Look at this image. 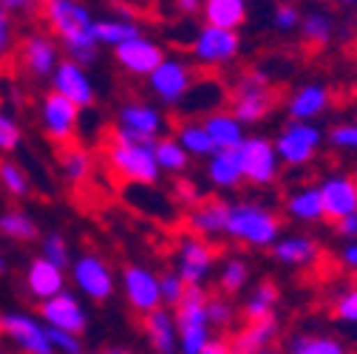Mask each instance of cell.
<instances>
[{"mask_svg": "<svg viewBox=\"0 0 357 354\" xmlns=\"http://www.w3.org/2000/svg\"><path fill=\"white\" fill-rule=\"evenodd\" d=\"M49 329V340L54 346V351H63V354H82V340L79 334H71V332H60V329Z\"/></svg>", "mask_w": 357, "mask_h": 354, "instance_id": "cell-49", "label": "cell"}, {"mask_svg": "<svg viewBox=\"0 0 357 354\" xmlns=\"http://www.w3.org/2000/svg\"><path fill=\"white\" fill-rule=\"evenodd\" d=\"M281 334V323L278 318L270 321H258V323H247L244 329H238L230 337V348L233 354H258L264 348H270Z\"/></svg>", "mask_w": 357, "mask_h": 354, "instance_id": "cell-30", "label": "cell"}, {"mask_svg": "<svg viewBox=\"0 0 357 354\" xmlns=\"http://www.w3.org/2000/svg\"><path fill=\"white\" fill-rule=\"evenodd\" d=\"M173 3H176V12H178V15L190 17V15H199V12H202L204 0H173Z\"/></svg>", "mask_w": 357, "mask_h": 354, "instance_id": "cell-55", "label": "cell"}, {"mask_svg": "<svg viewBox=\"0 0 357 354\" xmlns=\"http://www.w3.org/2000/svg\"><path fill=\"white\" fill-rule=\"evenodd\" d=\"M0 233L6 238H15V241H34L37 224L23 210H6V213H0Z\"/></svg>", "mask_w": 357, "mask_h": 354, "instance_id": "cell-40", "label": "cell"}, {"mask_svg": "<svg viewBox=\"0 0 357 354\" xmlns=\"http://www.w3.org/2000/svg\"><path fill=\"white\" fill-rule=\"evenodd\" d=\"M202 125H204V130L210 134L215 151H238L241 142L247 139V128L236 119V114L230 108H221V111L204 116Z\"/></svg>", "mask_w": 357, "mask_h": 354, "instance_id": "cell-29", "label": "cell"}, {"mask_svg": "<svg viewBox=\"0 0 357 354\" xmlns=\"http://www.w3.org/2000/svg\"><path fill=\"white\" fill-rule=\"evenodd\" d=\"M52 82H54V91L60 97H66L68 102H74L77 108H91L97 102L94 79L88 77V71L74 60H60Z\"/></svg>", "mask_w": 357, "mask_h": 354, "instance_id": "cell-20", "label": "cell"}, {"mask_svg": "<svg viewBox=\"0 0 357 354\" xmlns=\"http://www.w3.org/2000/svg\"><path fill=\"white\" fill-rule=\"evenodd\" d=\"M165 130H167V116L159 105L145 102V100H130L116 114V125L111 130V139L156 145L165 137Z\"/></svg>", "mask_w": 357, "mask_h": 354, "instance_id": "cell-5", "label": "cell"}, {"mask_svg": "<svg viewBox=\"0 0 357 354\" xmlns=\"http://www.w3.org/2000/svg\"><path fill=\"white\" fill-rule=\"evenodd\" d=\"M326 145L337 153L357 156V122H337L326 130Z\"/></svg>", "mask_w": 357, "mask_h": 354, "instance_id": "cell-41", "label": "cell"}, {"mask_svg": "<svg viewBox=\"0 0 357 354\" xmlns=\"http://www.w3.org/2000/svg\"><path fill=\"white\" fill-rule=\"evenodd\" d=\"M15 43V23H12V12L6 6H0V60H3Z\"/></svg>", "mask_w": 357, "mask_h": 354, "instance_id": "cell-50", "label": "cell"}, {"mask_svg": "<svg viewBox=\"0 0 357 354\" xmlns=\"http://www.w3.org/2000/svg\"><path fill=\"white\" fill-rule=\"evenodd\" d=\"M207 292L204 286H188L185 300L173 309L178 354H199L213 340V326L207 321Z\"/></svg>", "mask_w": 357, "mask_h": 354, "instance_id": "cell-6", "label": "cell"}, {"mask_svg": "<svg viewBox=\"0 0 357 354\" xmlns=\"http://www.w3.org/2000/svg\"><path fill=\"white\" fill-rule=\"evenodd\" d=\"M241 156V173H244V182L250 187H273L278 182V176L284 170L278 151L273 145V139H266L261 134H252L241 142L238 148Z\"/></svg>", "mask_w": 357, "mask_h": 354, "instance_id": "cell-10", "label": "cell"}, {"mask_svg": "<svg viewBox=\"0 0 357 354\" xmlns=\"http://www.w3.org/2000/svg\"><path fill=\"white\" fill-rule=\"evenodd\" d=\"M329 105H332V91H329V85H324L318 79L292 88L284 102L287 116L292 122H315L329 111Z\"/></svg>", "mask_w": 357, "mask_h": 354, "instance_id": "cell-19", "label": "cell"}, {"mask_svg": "<svg viewBox=\"0 0 357 354\" xmlns=\"http://www.w3.org/2000/svg\"><path fill=\"white\" fill-rule=\"evenodd\" d=\"M227 204L230 201L204 199L202 204L188 210V215H185L188 233H193L199 238H207V241L221 238V236H225V230H227Z\"/></svg>", "mask_w": 357, "mask_h": 354, "instance_id": "cell-24", "label": "cell"}, {"mask_svg": "<svg viewBox=\"0 0 357 354\" xmlns=\"http://www.w3.org/2000/svg\"><path fill=\"white\" fill-rule=\"evenodd\" d=\"M335 233L343 238V241H357V213L354 215H346L340 221H335Z\"/></svg>", "mask_w": 357, "mask_h": 354, "instance_id": "cell-53", "label": "cell"}, {"mask_svg": "<svg viewBox=\"0 0 357 354\" xmlns=\"http://www.w3.org/2000/svg\"><path fill=\"white\" fill-rule=\"evenodd\" d=\"M281 236H284V221L275 207L255 199H238L227 204L225 238L250 249H273V244Z\"/></svg>", "mask_w": 357, "mask_h": 354, "instance_id": "cell-2", "label": "cell"}, {"mask_svg": "<svg viewBox=\"0 0 357 354\" xmlns=\"http://www.w3.org/2000/svg\"><path fill=\"white\" fill-rule=\"evenodd\" d=\"M142 334H145L148 348L153 354H178V334H176L173 309L159 306L151 315H145L142 318Z\"/></svg>", "mask_w": 357, "mask_h": 354, "instance_id": "cell-25", "label": "cell"}, {"mask_svg": "<svg viewBox=\"0 0 357 354\" xmlns=\"http://www.w3.org/2000/svg\"><path fill=\"white\" fill-rule=\"evenodd\" d=\"M298 34L303 37L306 46H312V49H326V46H332V40H335V34H337V23H335L332 12H326V9H309V12H303V17H301Z\"/></svg>", "mask_w": 357, "mask_h": 354, "instance_id": "cell-33", "label": "cell"}, {"mask_svg": "<svg viewBox=\"0 0 357 354\" xmlns=\"http://www.w3.org/2000/svg\"><path fill=\"white\" fill-rule=\"evenodd\" d=\"M332 315H335L340 323L357 326V284L335 295V300H332Z\"/></svg>", "mask_w": 357, "mask_h": 354, "instance_id": "cell-47", "label": "cell"}, {"mask_svg": "<svg viewBox=\"0 0 357 354\" xmlns=\"http://www.w3.org/2000/svg\"><path fill=\"white\" fill-rule=\"evenodd\" d=\"M0 185H3V190H6L9 196H17V199H23V196L31 193L29 176H26L23 167L15 164V162H0Z\"/></svg>", "mask_w": 357, "mask_h": 354, "instance_id": "cell-43", "label": "cell"}, {"mask_svg": "<svg viewBox=\"0 0 357 354\" xmlns=\"http://www.w3.org/2000/svg\"><path fill=\"white\" fill-rule=\"evenodd\" d=\"M273 258L281 263V267H289V270H306L312 263H318L321 255H324V247L318 238L312 236H303V233H289V236H281L275 244H273Z\"/></svg>", "mask_w": 357, "mask_h": 354, "instance_id": "cell-22", "label": "cell"}, {"mask_svg": "<svg viewBox=\"0 0 357 354\" xmlns=\"http://www.w3.org/2000/svg\"><path fill=\"white\" fill-rule=\"evenodd\" d=\"M247 0H204L202 3V17L207 26L238 31L247 23Z\"/></svg>", "mask_w": 357, "mask_h": 354, "instance_id": "cell-32", "label": "cell"}, {"mask_svg": "<svg viewBox=\"0 0 357 354\" xmlns=\"http://www.w3.org/2000/svg\"><path fill=\"white\" fill-rule=\"evenodd\" d=\"M278 303H281V289L273 281H261L247 292V298L241 303V315L247 323L270 321L278 312Z\"/></svg>", "mask_w": 357, "mask_h": 354, "instance_id": "cell-31", "label": "cell"}, {"mask_svg": "<svg viewBox=\"0 0 357 354\" xmlns=\"http://www.w3.org/2000/svg\"><path fill=\"white\" fill-rule=\"evenodd\" d=\"M3 332L23 354H57L49 340V329L40 326V321L31 315H23V312L3 315Z\"/></svg>", "mask_w": 357, "mask_h": 354, "instance_id": "cell-21", "label": "cell"}, {"mask_svg": "<svg viewBox=\"0 0 357 354\" xmlns=\"http://www.w3.org/2000/svg\"><path fill=\"white\" fill-rule=\"evenodd\" d=\"M40 321L46 326H52V329L71 332V334H82L88 329L85 306L71 292H60V295H54L49 300H43L40 303Z\"/></svg>", "mask_w": 357, "mask_h": 354, "instance_id": "cell-18", "label": "cell"}, {"mask_svg": "<svg viewBox=\"0 0 357 354\" xmlns=\"http://www.w3.org/2000/svg\"><path fill=\"white\" fill-rule=\"evenodd\" d=\"M46 26L54 31V37L63 43V52L68 60L79 63L82 68L97 63L100 43L94 34V17L82 0H54V3L43 6Z\"/></svg>", "mask_w": 357, "mask_h": 354, "instance_id": "cell-1", "label": "cell"}, {"mask_svg": "<svg viewBox=\"0 0 357 354\" xmlns=\"http://www.w3.org/2000/svg\"><path fill=\"white\" fill-rule=\"evenodd\" d=\"M40 255L46 258V261H52V263H57V267H63V270L71 263L68 241H66V236H63V233H46V236H43Z\"/></svg>", "mask_w": 357, "mask_h": 354, "instance_id": "cell-46", "label": "cell"}, {"mask_svg": "<svg viewBox=\"0 0 357 354\" xmlns=\"http://www.w3.org/2000/svg\"><path fill=\"white\" fill-rule=\"evenodd\" d=\"M218 292L221 295H238L247 289L250 284V261L244 255H230L221 261V270H218Z\"/></svg>", "mask_w": 357, "mask_h": 354, "instance_id": "cell-37", "label": "cell"}, {"mask_svg": "<svg viewBox=\"0 0 357 354\" xmlns=\"http://www.w3.org/2000/svg\"><path fill=\"white\" fill-rule=\"evenodd\" d=\"M97 354H137V351L128 348V346H108V348H102V351H97Z\"/></svg>", "mask_w": 357, "mask_h": 354, "instance_id": "cell-56", "label": "cell"}, {"mask_svg": "<svg viewBox=\"0 0 357 354\" xmlns=\"http://www.w3.org/2000/svg\"><path fill=\"white\" fill-rule=\"evenodd\" d=\"M337 261H340V267L349 270L351 275H357V241H346L337 252Z\"/></svg>", "mask_w": 357, "mask_h": 354, "instance_id": "cell-52", "label": "cell"}, {"mask_svg": "<svg viewBox=\"0 0 357 354\" xmlns=\"http://www.w3.org/2000/svg\"><path fill=\"white\" fill-rule=\"evenodd\" d=\"M6 270V261H3V252H0V272Z\"/></svg>", "mask_w": 357, "mask_h": 354, "instance_id": "cell-59", "label": "cell"}, {"mask_svg": "<svg viewBox=\"0 0 357 354\" xmlns=\"http://www.w3.org/2000/svg\"><path fill=\"white\" fill-rule=\"evenodd\" d=\"M190 57L204 68H227L241 57V34L204 23L193 31Z\"/></svg>", "mask_w": 357, "mask_h": 354, "instance_id": "cell-8", "label": "cell"}, {"mask_svg": "<svg viewBox=\"0 0 357 354\" xmlns=\"http://www.w3.org/2000/svg\"><path fill=\"white\" fill-rule=\"evenodd\" d=\"M0 332H3V315H0Z\"/></svg>", "mask_w": 357, "mask_h": 354, "instance_id": "cell-61", "label": "cell"}, {"mask_svg": "<svg viewBox=\"0 0 357 354\" xmlns=\"http://www.w3.org/2000/svg\"><path fill=\"white\" fill-rule=\"evenodd\" d=\"M227 100H230V91H227L225 82L215 79V77H199L176 111H178V116H182V122L185 119H199L202 122L204 116L225 108Z\"/></svg>", "mask_w": 357, "mask_h": 354, "instance_id": "cell-16", "label": "cell"}, {"mask_svg": "<svg viewBox=\"0 0 357 354\" xmlns=\"http://www.w3.org/2000/svg\"><path fill=\"white\" fill-rule=\"evenodd\" d=\"M94 34H97V43L100 46H122V43L139 37L142 29L137 20H128V17H108V20H97L94 23Z\"/></svg>", "mask_w": 357, "mask_h": 354, "instance_id": "cell-38", "label": "cell"}, {"mask_svg": "<svg viewBox=\"0 0 357 354\" xmlns=\"http://www.w3.org/2000/svg\"><path fill=\"white\" fill-rule=\"evenodd\" d=\"M275 102H278V94L273 88V77L264 68H247L244 74H238L230 91V111L244 128L261 125L275 111Z\"/></svg>", "mask_w": 357, "mask_h": 354, "instance_id": "cell-3", "label": "cell"}, {"mask_svg": "<svg viewBox=\"0 0 357 354\" xmlns=\"http://www.w3.org/2000/svg\"><path fill=\"white\" fill-rule=\"evenodd\" d=\"M204 179L218 193H233L244 185L238 151H215L204 164Z\"/></svg>", "mask_w": 357, "mask_h": 354, "instance_id": "cell-26", "label": "cell"}, {"mask_svg": "<svg viewBox=\"0 0 357 354\" xmlns=\"http://www.w3.org/2000/svg\"><path fill=\"white\" fill-rule=\"evenodd\" d=\"M173 196H176V201H178V204H185L188 210H193L196 204H202V201H204V199H202V190H196V185H193V182H188V179L176 182Z\"/></svg>", "mask_w": 357, "mask_h": 354, "instance_id": "cell-51", "label": "cell"}, {"mask_svg": "<svg viewBox=\"0 0 357 354\" xmlns=\"http://www.w3.org/2000/svg\"><path fill=\"white\" fill-rule=\"evenodd\" d=\"M215 258H218V249L213 247V241L188 233L176 244L173 270L178 272V278H182L188 286H204L215 270Z\"/></svg>", "mask_w": 357, "mask_h": 354, "instance_id": "cell-11", "label": "cell"}, {"mask_svg": "<svg viewBox=\"0 0 357 354\" xmlns=\"http://www.w3.org/2000/svg\"><path fill=\"white\" fill-rule=\"evenodd\" d=\"M258 354H281L275 346H270V348H264V351H258Z\"/></svg>", "mask_w": 357, "mask_h": 354, "instance_id": "cell-58", "label": "cell"}, {"mask_svg": "<svg viewBox=\"0 0 357 354\" xmlns=\"http://www.w3.org/2000/svg\"><path fill=\"white\" fill-rule=\"evenodd\" d=\"M40 125H43V134L60 148L71 145L79 128V108L66 97H60L57 91H49L40 102Z\"/></svg>", "mask_w": 357, "mask_h": 354, "instance_id": "cell-14", "label": "cell"}, {"mask_svg": "<svg viewBox=\"0 0 357 354\" xmlns=\"http://www.w3.org/2000/svg\"><path fill=\"white\" fill-rule=\"evenodd\" d=\"M26 289L40 303L49 300V298L66 292V270L40 255L29 263V270H26Z\"/></svg>", "mask_w": 357, "mask_h": 354, "instance_id": "cell-28", "label": "cell"}, {"mask_svg": "<svg viewBox=\"0 0 357 354\" xmlns=\"http://www.w3.org/2000/svg\"><path fill=\"white\" fill-rule=\"evenodd\" d=\"M287 354H349L346 343L332 334L298 332L287 340Z\"/></svg>", "mask_w": 357, "mask_h": 354, "instance_id": "cell-36", "label": "cell"}, {"mask_svg": "<svg viewBox=\"0 0 357 354\" xmlns=\"http://www.w3.org/2000/svg\"><path fill=\"white\" fill-rule=\"evenodd\" d=\"M159 292H162V306L176 309L178 303L185 300V295H188V284L178 278L176 270H165V272L159 275Z\"/></svg>", "mask_w": 357, "mask_h": 354, "instance_id": "cell-44", "label": "cell"}, {"mask_svg": "<svg viewBox=\"0 0 357 354\" xmlns=\"http://www.w3.org/2000/svg\"><path fill=\"white\" fill-rule=\"evenodd\" d=\"M332 6H357V0H326Z\"/></svg>", "mask_w": 357, "mask_h": 354, "instance_id": "cell-57", "label": "cell"}, {"mask_svg": "<svg viewBox=\"0 0 357 354\" xmlns=\"http://www.w3.org/2000/svg\"><path fill=\"white\" fill-rule=\"evenodd\" d=\"M176 142L182 145L188 151L190 159H210L215 153V145L210 139V134L204 130V125L199 119H185V122H178L176 128Z\"/></svg>", "mask_w": 357, "mask_h": 354, "instance_id": "cell-35", "label": "cell"}, {"mask_svg": "<svg viewBox=\"0 0 357 354\" xmlns=\"http://www.w3.org/2000/svg\"><path fill=\"white\" fill-rule=\"evenodd\" d=\"M324 213L332 221H340L346 215L357 213V176L351 173H329L318 182Z\"/></svg>", "mask_w": 357, "mask_h": 354, "instance_id": "cell-17", "label": "cell"}, {"mask_svg": "<svg viewBox=\"0 0 357 354\" xmlns=\"http://www.w3.org/2000/svg\"><path fill=\"white\" fill-rule=\"evenodd\" d=\"M354 281H357V275H354Z\"/></svg>", "mask_w": 357, "mask_h": 354, "instance_id": "cell-62", "label": "cell"}, {"mask_svg": "<svg viewBox=\"0 0 357 354\" xmlns=\"http://www.w3.org/2000/svg\"><path fill=\"white\" fill-rule=\"evenodd\" d=\"M196 79L199 77H196V68H193L190 60H185V57H165L159 63V68L148 77V91H151V97L159 105L178 108Z\"/></svg>", "mask_w": 357, "mask_h": 354, "instance_id": "cell-9", "label": "cell"}, {"mask_svg": "<svg viewBox=\"0 0 357 354\" xmlns=\"http://www.w3.org/2000/svg\"><path fill=\"white\" fill-rule=\"evenodd\" d=\"M23 139V130L17 125V119L0 108V151H15Z\"/></svg>", "mask_w": 357, "mask_h": 354, "instance_id": "cell-48", "label": "cell"}, {"mask_svg": "<svg viewBox=\"0 0 357 354\" xmlns=\"http://www.w3.org/2000/svg\"><path fill=\"white\" fill-rule=\"evenodd\" d=\"M207 321L213 329H230L236 323V303L227 295H210L207 298Z\"/></svg>", "mask_w": 357, "mask_h": 354, "instance_id": "cell-42", "label": "cell"}, {"mask_svg": "<svg viewBox=\"0 0 357 354\" xmlns=\"http://www.w3.org/2000/svg\"><path fill=\"white\" fill-rule=\"evenodd\" d=\"M71 281L88 300H94V303H105L116 289V278H114L111 263L105 258H100L97 252H82L79 258H74Z\"/></svg>", "mask_w": 357, "mask_h": 354, "instance_id": "cell-12", "label": "cell"}, {"mask_svg": "<svg viewBox=\"0 0 357 354\" xmlns=\"http://www.w3.org/2000/svg\"><path fill=\"white\" fill-rule=\"evenodd\" d=\"M122 295H125V303L130 312L137 315H151L153 309L162 306V292H159V275L145 267V263H128L122 270Z\"/></svg>", "mask_w": 357, "mask_h": 354, "instance_id": "cell-13", "label": "cell"}, {"mask_svg": "<svg viewBox=\"0 0 357 354\" xmlns=\"http://www.w3.org/2000/svg\"><path fill=\"white\" fill-rule=\"evenodd\" d=\"M57 162H60V170H63L66 182L71 187H82L88 179H91V173H94V156H91V151H85L82 145H74V142L60 148Z\"/></svg>", "mask_w": 357, "mask_h": 354, "instance_id": "cell-34", "label": "cell"}, {"mask_svg": "<svg viewBox=\"0 0 357 354\" xmlns=\"http://www.w3.org/2000/svg\"><path fill=\"white\" fill-rule=\"evenodd\" d=\"M153 153H156V164L162 170V176H185L188 167H190V156L188 151L176 142V137H162L156 145H153Z\"/></svg>", "mask_w": 357, "mask_h": 354, "instance_id": "cell-39", "label": "cell"}, {"mask_svg": "<svg viewBox=\"0 0 357 354\" xmlns=\"http://www.w3.org/2000/svg\"><path fill=\"white\" fill-rule=\"evenodd\" d=\"M108 167L116 179L137 185V187H156L162 179V170L156 164L153 145H139V142H116L111 139V148L105 153Z\"/></svg>", "mask_w": 357, "mask_h": 354, "instance_id": "cell-4", "label": "cell"}, {"mask_svg": "<svg viewBox=\"0 0 357 354\" xmlns=\"http://www.w3.org/2000/svg\"><path fill=\"white\" fill-rule=\"evenodd\" d=\"M20 60L26 66V71L31 77H54L57 66H60V46H57V40L49 37V34H29L23 40V49H20Z\"/></svg>", "mask_w": 357, "mask_h": 354, "instance_id": "cell-23", "label": "cell"}, {"mask_svg": "<svg viewBox=\"0 0 357 354\" xmlns=\"http://www.w3.org/2000/svg\"><path fill=\"white\" fill-rule=\"evenodd\" d=\"M301 17H303V12H301L295 3H289V0H281V3L273 6L270 23H273V29H275L278 34H292V31H298Z\"/></svg>", "mask_w": 357, "mask_h": 354, "instance_id": "cell-45", "label": "cell"}, {"mask_svg": "<svg viewBox=\"0 0 357 354\" xmlns=\"http://www.w3.org/2000/svg\"><path fill=\"white\" fill-rule=\"evenodd\" d=\"M199 354H233V348H230V340H225V337H213Z\"/></svg>", "mask_w": 357, "mask_h": 354, "instance_id": "cell-54", "label": "cell"}, {"mask_svg": "<svg viewBox=\"0 0 357 354\" xmlns=\"http://www.w3.org/2000/svg\"><path fill=\"white\" fill-rule=\"evenodd\" d=\"M165 57H167L165 49L159 46L156 40L145 37V34L133 37V40H128V43H122V46L114 49V60L128 77H145L148 79L159 68V63Z\"/></svg>", "mask_w": 357, "mask_h": 354, "instance_id": "cell-15", "label": "cell"}, {"mask_svg": "<svg viewBox=\"0 0 357 354\" xmlns=\"http://www.w3.org/2000/svg\"><path fill=\"white\" fill-rule=\"evenodd\" d=\"M284 215L289 221H295V224H309V227L326 221L318 185H301V187L289 190L284 196Z\"/></svg>", "mask_w": 357, "mask_h": 354, "instance_id": "cell-27", "label": "cell"}, {"mask_svg": "<svg viewBox=\"0 0 357 354\" xmlns=\"http://www.w3.org/2000/svg\"><path fill=\"white\" fill-rule=\"evenodd\" d=\"M37 3H43V6H49V3H54V0H37Z\"/></svg>", "mask_w": 357, "mask_h": 354, "instance_id": "cell-60", "label": "cell"}, {"mask_svg": "<svg viewBox=\"0 0 357 354\" xmlns=\"http://www.w3.org/2000/svg\"><path fill=\"white\" fill-rule=\"evenodd\" d=\"M275 151H278V159L284 167H306L318 159L321 148L326 145V130L318 125V122H287L275 139H273Z\"/></svg>", "mask_w": 357, "mask_h": 354, "instance_id": "cell-7", "label": "cell"}]
</instances>
